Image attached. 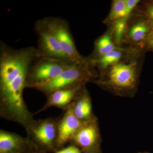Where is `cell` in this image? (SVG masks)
Segmentation results:
<instances>
[{"mask_svg":"<svg viewBox=\"0 0 153 153\" xmlns=\"http://www.w3.org/2000/svg\"><path fill=\"white\" fill-rule=\"evenodd\" d=\"M38 56L36 48L14 49L0 43V94L2 103L12 117L25 121L29 114L24 99L30 66Z\"/></svg>","mask_w":153,"mask_h":153,"instance_id":"obj_1","label":"cell"},{"mask_svg":"<svg viewBox=\"0 0 153 153\" xmlns=\"http://www.w3.org/2000/svg\"><path fill=\"white\" fill-rule=\"evenodd\" d=\"M143 52L137 50L129 57L100 71L94 82L116 95L132 97L138 87Z\"/></svg>","mask_w":153,"mask_h":153,"instance_id":"obj_2","label":"cell"},{"mask_svg":"<svg viewBox=\"0 0 153 153\" xmlns=\"http://www.w3.org/2000/svg\"><path fill=\"white\" fill-rule=\"evenodd\" d=\"M98 73L88 60L82 63H74L55 78L35 88L46 94L65 88L84 86L86 82L94 81Z\"/></svg>","mask_w":153,"mask_h":153,"instance_id":"obj_3","label":"cell"},{"mask_svg":"<svg viewBox=\"0 0 153 153\" xmlns=\"http://www.w3.org/2000/svg\"><path fill=\"white\" fill-rule=\"evenodd\" d=\"M45 25L55 35L62 51L71 62L82 63L88 60L77 51L68 22L57 17H48L41 19Z\"/></svg>","mask_w":153,"mask_h":153,"instance_id":"obj_4","label":"cell"},{"mask_svg":"<svg viewBox=\"0 0 153 153\" xmlns=\"http://www.w3.org/2000/svg\"><path fill=\"white\" fill-rule=\"evenodd\" d=\"M72 63H74L37 56L30 66L27 87L35 88L52 80Z\"/></svg>","mask_w":153,"mask_h":153,"instance_id":"obj_5","label":"cell"},{"mask_svg":"<svg viewBox=\"0 0 153 153\" xmlns=\"http://www.w3.org/2000/svg\"><path fill=\"white\" fill-rule=\"evenodd\" d=\"M35 30L38 37V46L36 48L38 56L74 63L63 53L55 35L41 19L36 22Z\"/></svg>","mask_w":153,"mask_h":153,"instance_id":"obj_6","label":"cell"},{"mask_svg":"<svg viewBox=\"0 0 153 153\" xmlns=\"http://www.w3.org/2000/svg\"><path fill=\"white\" fill-rule=\"evenodd\" d=\"M153 25L140 14L134 11L128 20L125 44L128 47L143 51Z\"/></svg>","mask_w":153,"mask_h":153,"instance_id":"obj_7","label":"cell"},{"mask_svg":"<svg viewBox=\"0 0 153 153\" xmlns=\"http://www.w3.org/2000/svg\"><path fill=\"white\" fill-rule=\"evenodd\" d=\"M137 50H140L128 47H121L111 51L96 59H91L89 57L91 63L94 67L96 69H98L100 72L109 66L129 57Z\"/></svg>","mask_w":153,"mask_h":153,"instance_id":"obj_8","label":"cell"},{"mask_svg":"<svg viewBox=\"0 0 153 153\" xmlns=\"http://www.w3.org/2000/svg\"><path fill=\"white\" fill-rule=\"evenodd\" d=\"M83 124L74 114L73 108L68 109L58 128V143H64L73 138Z\"/></svg>","mask_w":153,"mask_h":153,"instance_id":"obj_9","label":"cell"},{"mask_svg":"<svg viewBox=\"0 0 153 153\" xmlns=\"http://www.w3.org/2000/svg\"><path fill=\"white\" fill-rule=\"evenodd\" d=\"M73 138L76 143L82 148L93 147L99 139L97 125L94 122L83 123Z\"/></svg>","mask_w":153,"mask_h":153,"instance_id":"obj_10","label":"cell"},{"mask_svg":"<svg viewBox=\"0 0 153 153\" xmlns=\"http://www.w3.org/2000/svg\"><path fill=\"white\" fill-rule=\"evenodd\" d=\"M83 87L80 86L65 88L52 92L49 95L48 105L58 106L66 105L80 93Z\"/></svg>","mask_w":153,"mask_h":153,"instance_id":"obj_11","label":"cell"},{"mask_svg":"<svg viewBox=\"0 0 153 153\" xmlns=\"http://www.w3.org/2000/svg\"><path fill=\"white\" fill-rule=\"evenodd\" d=\"M121 47H117L113 41L109 30L96 40L94 50L92 55L89 56L91 59H94L115 49Z\"/></svg>","mask_w":153,"mask_h":153,"instance_id":"obj_12","label":"cell"},{"mask_svg":"<svg viewBox=\"0 0 153 153\" xmlns=\"http://www.w3.org/2000/svg\"><path fill=\"white\" fill-rule=\"evenodd\" d=\"M36 139L44 145H49L55 139L56 129L54 125L49 121L44 122L34 130Z\"/></svg>","mask_w":153,"mask_h":153,"instance_id":"obj_13","label":"cell"},{"mask_svg":"<svg viewBox=\"0 0 153 153\" xmlns=\"http://www.w3.org/2000/svg\"><path fill=\"white\" fill-rule=\"evenodd\" d=\"M91 108L90 97L87 91L83 89L79 100L73 108L74 114L80 120L86 119L91 114Z\"/></svg>","mask_w":153,"mask_h":153,"instance_id":"obj_14","label":"cell"},{"mask_svg":"<svg viewBox=\"0 0 153 153\" xmlns=\"http://www.w3.org/2000/svg\"><path fill=\"white\" fill-rule=\"evenodd\" d=\"M127 20L121 19L110 25L108 30L115 44L119 47H124Z\"/></svg>","mask_w":153,"mask_h":153,"instance_id":"obj_15","label":"cell"},{"mask_svg":"<svg viewBox=\"0 0 153 153\" xmlns=\"http://www.w3.org/2000/svg\"><path fill=\"white\" fill-rule=\"evenodd\" d=\"M126 0H114L108 16L104 21V24L110 26L116 22L125 19Z\"/></svg>","mask_w":153,"mask_h":153,"instance_id":"obj_16","label":"cell"},{"mask_svg":"<svg viewBox=\"0 0 153 153\" xmlns=\"http://www.w3.org/2000/svg\"><path fill=\"white\" fill-rule=\"evenodd\" d=\"M21 143L20 139L15 135L1 132L0 134V150L1 152H7L15 149Z\"/></svg>","mask_w":153,"mask_h":153,"instance_id":"obj_17","label":"cell"},{"mask_svg":"<svg viewBox=\"0 0 153 153\" xmlns=\"http://www.w3.org/2000/svg\"><path fill=\"white\" fill-rule=\"evenodd\" d=\"M134 12L141 15L153 25V1L144 2L142 5L139 4Z\"/></svg>","mask_w":153,"mask_h":153,"instance_id":"obj_18","label":"cell"},{"mask_svg":"<svg viewBox=\"0 0 153 153\" xmlns=\"http://www.w3.org/2000/svg\"><path fill=\"white\" fill-rule=\"evenodd\" d=\"M140 2L139 0H126L125 20H128Z\"/></svg>","mask_w":153,"mask_h":153,"instance_id":"obj_19","label":"cell"},{"mask_svg":"<svg viewBox=\"0 0 153 153\" xmlns=\"http://www.w3.org/2000/svg\"><path fill=\"white\" fill-rule=\"evenodd\" d=\"M148 50L153 52V29L150 33L144 47L143 51Z\"/></svg>","mask_w":153,"mask_h":153,"instance_id":"obj_20","label":"cell"},{"mask_svg":"<svg viewBox=\"0 0 153 153\" xmlns=\"http://www.w3.org/2000/svg\"><path fill=\"white\" fill-rule=\"evenodd\" d=\"M56 153H81L77 148L74 146H70L61 150L58 151Z\"/></svg>","mask_w":153,"mask_h":153,"instance_id":"obj_21","label":"cell"}]
</instances>
